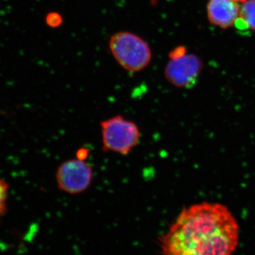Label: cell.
<instances>
[{
  "label": "cell",
  "instance_id": "1",
  "mask_svg": "<svg viewBox=\"0 0 255 255\" xmlns=\"http://www.w3.org/2000/svg\"><path fill=\"white\" fill-rule=\"evenodd\" d=\"M158 240L164 255H229L237 249L239 226L226 206L203 202L183 209Z\"/></svg>",
  "mask_w": 255,
  "mask_h": 255
},
{
  "label": "cell",
  "instance_id": "2",
  "mask_svg": "<svg viewBox=\"0 0 255 255\" xmlns=\"http://www.w3.org/2000/svg\"><path fill=\"white\" fill-rule=\"evenodd\" d=\"M110 49L119 65L132 73L147 68L152 59V52L147 42L131 32L119 31L112 35Z\"/></svg>",
  "mask_w": 255,
  "mask_h": 255
},
{
  "label": "cell",
  "instance_id": "3",
  "mask_svg": "<svg viewBox=\"0 0 255 255\" xmlns=\"http://www.w3.org/2000/svg\"><path fill=\"white\" fill-rule=\"evenodd\" d=\"M102 150L127 156L140 142V128L136 124L121 115L102 121Z\"/></svg>",
  "mask_w": 255,
  "mask_h": 255
},
{
  "label": "cell",
  "instance_id": "4",
  "mask_svg": "<svg viewBox=\"0 0 255 255\" xmlns=\"http://www.w3.org/2000/svg\"><path fill=\"white\" fill-rule=\"evenodd\" d=\"M93 177L92 166L78 158L65 161L56 172L58 189L72 195L87 191L91 186Z\"/></svg>",
  "mask_w": 255,
  "mask_h": 255
},
{
  "label": "cell",
  "instance_id": "5",
  "mask_svg": "<svg viewBox=\"0 0 255 255\" xmlns=\"http://www.w3.org/2000/svg\"><path fill=\"white\" fill-rule=\"evenodd\" d=\"M202 68L200 58L187 53L179 58L169 59L164 68V77L174 86L190 88L197 82Z\"/></svg>",
  "mask_w": 255,
  "mask_h": 255
},
{
  "label": "cell",
  "instance_id": "6",
  "mask_svg": "<svg viewBox=\"0 0 255 255\" xmlns=\"http://www.w3.org/2000/svg\"><path fill=\"white\" fill-rule=\"evenodd\" d=\"M241 7L236 0H209L206 14L209 22L223 29L231 28L240 16Z\"/></svg>",
  "mask_w": 255,
  "mask_h": 255
},
{
  "label": "cell",
  "instance_id": "7",
  "mask_svg": "<svg viewBox=\"0 0 255 255\" xmlns=\"http://www.w3.org/2000/svg\"><path fill=\"white\" fill-rule=\"evenodd\" d=\"M239 18L247 28L255 31V0H247L241 7Z\"/></svg>",
  "mask_w": 255,
  "mask_h": 255
},
{
  "label": "cell",
  "instance_id": "8",
  "mask_svg": "<svg viewBox=\"0 0 255 255\" xmlns=\"http://www.w3.org/2000/svg\"><path fill=\"white\" fill-rule=\"evenodd\" d=\"M8 195H9V185L7 182L0 179V219L6 212Z\"/></svg>",
  "mask_w": 255,
  "mask_h": 255
},
{
  "label": "cell",
  "instance_id": "9",
  "mask_svg": "<svg viewBox=\"0 0 255 255\" xmlns=\"http://www.w3.org/2000/svg\"><path fill=\"white\" fill-rule=\"evenodd\" d=\"M46 23L50 28H58L63 23V17L59 13L52 11L46 15Z\"/></svg>",
  "mask_w": 255,
  "mask_h": 255
},
{
  "label": "cell",
  "instance_id": "10",
  "mask_svg": "<svg viewBox=\"0 0 255 255\" xmlns=\"http://www.w3.org/2000/svg\"><path fill=\"white\" fill-rule=\"evenodd\" d=\"M187 48H186V47L183 46H177L169 52V59H174V58L182 57L183 55L187 54Z\"/></svg>",
  "mask_w": 255,
  "mask_h": 255
},
{
  "label": "cell",
  "instance_id": "11",
  "mask_svg": "<svg viewBox=\"0 0 255 255\" xmlns=\"http://www.w3.org/2000/svg\"><path fill=\"white\" fill-rule=\"evenodd\" d=\"M89 154H90V150H89L88 149H79L78 152H77V158L85 160L87 157H88Z\"/></svg>",
  "mask_w": 255,
  "mask_h": 255
},
{
  "label": "cell",
  "instance_id": "12",
  "mask_svg": "<svg viewBox=\"0 0 255 255\" xmlns=\"http://www.w3.org/2000/svg\"><path fill=\"white\" fill-rule=\"evenodd\" d=\"M236 1H238V2H244V1H247V0H236Z\"/></svg>",
  "mask_w": 255,
  "mask_h": 255
}]
</instances>
